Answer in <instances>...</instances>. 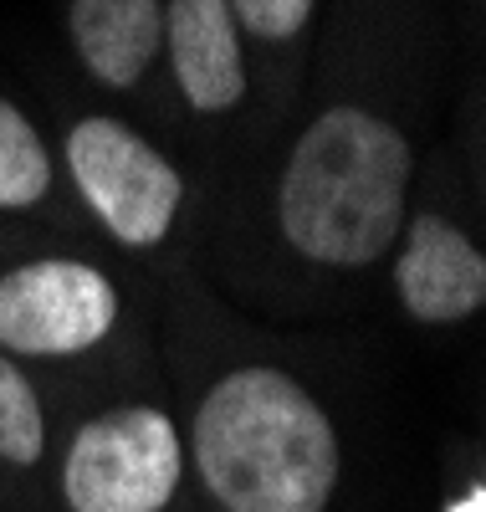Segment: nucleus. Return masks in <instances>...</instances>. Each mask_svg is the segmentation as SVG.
I'll use <instances>...</instances> for the list:
<instances>
[{
    "label": "nucleus",
    "mask_w": 486,
    "mask_h": 512,
    "mask_svg": "<svg viewBox=\"0 0 486 512\" xmlns=\"http://www.w3.org/2000/svg\"><path fill=\"white\" fill-rule=\"evenodd\" d=\"M226 6L241 31H251L261 41H292L307 26L318 0H226Z\"/></svg>",
    "instance_id": "nucleus-11"
},
{
    "label": "nucleus",
    "mask_w": 486,
    "mask_h": 512,
    "mask_svg": "<svg viewBox=\"0 0 486 512\" xmlns=\"http://www.w3.org/2000/svg\"><path fill=\"white\" fill-rule=\"evenodd\" d=\"M164 41L174 82L195 113H226L246 98V57L241 26L226 0H169Z\"/></svg>",
    "instance_id": "nucleus-7"
},
{
    "label": "nucleus",
    "mask_w": 486,
    "mask_h": 512,
    "mask_svg": "<svg viewBox=\"0 0 486 512\" xmlns=\"http://www.w3.org/2000/svg\"><path fill=\"white\" fill-rule=\"evenodd\" d=\"M52 154L47 139L36 134V123L0 98V210H36L52 195Z\"/></svg>",
    "instance_id": "nucleus-10"
},
{
    "label": "nucleus",
    "mask_w": 486,
    "mask_h": 512,
    "mask_svg": "<svg viewBox=\"0 0 486 512\" xmlns=\"http://www.w3.org/2000/svg\"><path fill=\"white\" fill-rule=\"evenodd\" d=\"M185 466L220 512H333L343 436L282 364H231L190 405Z\"/></svg>",
    "instance_id": "nucleus-1"
},
{
    "label": "nucleus",
    "mask_w": 486,
    "mask_h": 512,
    "mask_svg": "<svg viewBox=\"0 0 486 512\" xmlns=\"http://www.w3.org/2000/svg\"><path fill=\"white\" fill-rule=\"evenodd\" d=\"M415 149L389 118L338 103L318 113L277 175V231L318 272H369L405 226Z\"/></svg>",
    "instance_id": "nucleus-2"
},
{
    "label": "nucleus",
    "mask_w": 486,
    "mask_h": 512,
    "mask_svg": "<svg viewBox=\"0 0 486 512\" xmlns=\"http://www.w3.org/2000/svg\"><path fill=\"white\" fill-rule=\"evenodd\" d=\"M389 251V282L410 323L461 328L486 308V256L451 216H435V210L405 216Z\"/></svg>",
    "instance_id": "nucleus-6"
},
{
    "label": "nucleus",
    "mask_w": 486,
    "mask_h": 512,
    "mask_svg": "<svg viewBox=\"0 0 486 512\" xmlns=\"http://www.w3.org/2000/svg\"><path fill=\"white\" fill-rule=\"evenodd\" d=\"M52 456V415L26 364L0 354V466L6 472H41Z\"/></svg>",
    "instance_id": "nucleus-9"
},
{
    "label": "nucleus",
    "mask_w": 486,
    "mask_h": 512,
    "mask_svg": "<svg viewBox=\"0 0 486 512\" xmlns=\"http://www.w3.org/2000/svg\"><path fill=\"white\" fill-rule=\"evenodd\" d=\"M185 431L164 405H103L57 451V497L67 512H169L185 487Z\"/></svg>",
    "instance_id": "nucleus-3"
},
{
    "label": "nucleus",
    "mask_w": 486,
    "mask_h": 512,
    "mask_svg": "<svg viewBox=\"0 0 486 512\" xmlns=\"http://www.w3.org/2000/svg\"><path fill=\"white\" fill-rule=\"evenodd\" d=\"M72 47L103 88H134L164 47L159 0H72Z\"/></svg>",
    "instance_id": "nucleus-8"
},
{
    "label": "nucleus",
    "mask_w": 486,
    "mask_h": 512,
    "mask_svg": "<svg viewBox=\"0 0 486 512\" xmlns=\"http://www.w3.org/2000/svg\"><path fill=\"white\" fill-rule=\"evenodd\" d=\"M123 328V287L87 256L0 267V354L16 364L87 359Z\"/></svg>",
    "instance_id": "nucleus-4"
},
{
    "label": "nucleus",
    "mask_w": 486,
    "mask_h": 512,
    "mask_svg": "<svg viewBox=\"0 0 486 512\" xmlns=\"http://www.w3.org/2000/svg\"><path fill=\"white\" fill-rule=\"evenodd\" d=\"M67 175L123 251H159L185 210V180L123 118H82L67 134Z\"/></svg>",
    "instance_id": "nucleus-5"
}]
</instances>
